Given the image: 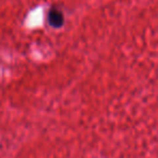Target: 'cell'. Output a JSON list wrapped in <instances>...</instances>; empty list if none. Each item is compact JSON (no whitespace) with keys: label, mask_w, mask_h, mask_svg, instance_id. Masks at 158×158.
I'll return each instance as SVG.
<instances>
[{"label":"cell","mask_w":158,"mask_h":158,"mask_svg":"<svg viewBox=\"0 0 158 158\" xmlns=\"http://www.w3.org/2000/svg\"><path fill=\"white\" fill-rule=\"evenodd\" d=\"M48 20H49V23H50L51 26L53 27H61L64 23V15L62 13V11H60L59 9H51L49 11V14H48Z\"/></svg>","instance_id":"1"}]
</instances>
